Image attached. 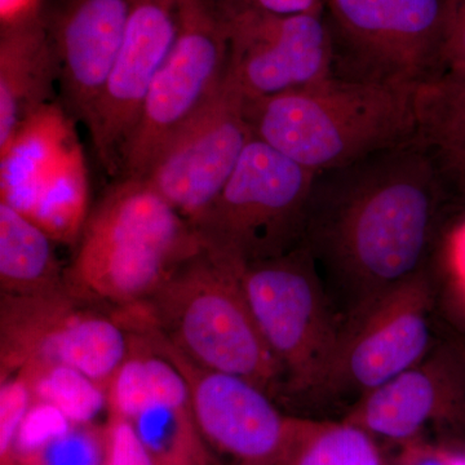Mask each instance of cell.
Listing matches in <instances>:
<instances>
[{
    "label": "cell",
    "instance_id": "6da1fadb",
    "mask_svg": "<svg viewBox=\"0 0 465 465\" xmlns=\"http://www.w3.org/2000/svg\"><path fill=\"white\" fill-rule=\"evenodd\" d=\"M420 139L316 173L302 244L341 323L433 269L451 192Z\"/></svg>",
    "mask_w": 465,
    "mask_h": 465
},
{
    "label": "cell",
    "instance_id": "7a4b0ae2",
    "mask_svg": "<svg viewBox=\"0 0 465 465\" xmlns=\"http://www.w3.org/2000/svg\"><path fill=\"white\" fill-rule=\"evenodd\" d=\"M197 232L143 177H121L91 208L65 268L76 298L124 311L148 302L200 252Z\"/></svg>",
    "mask_w": 465,
    "mask_h": 465
},
{
    "label": "cell",
    "instance_id": "3957f363",
    "mask_svg": "<svg viewBox=\"0 0 465 465\" xmlns=\"http://www.w3.org/2000/svg\"><path fill=\"white\" fill-rule=\"evenodd\" d=\"M418 90L331 75L287 94L244 100V114L252 137L320 173L418 139Z\"/></svg>",
    "mask_w": 465,
    "mask_h": 465
},
{
    "label": "cell",
    "instance_id": "277c9868",
    "mask_svg": "<svg viewBox=\"0 0 465 465\" xmlns=\"http://www.w3.org/2000/svg\"><path fill=\"white\" fill-rule=\"evenodd\" d=\"M241 273L202 249L148 302L116 316L125 327L154 330L197 365L240 376L284 400L282 369L260 332Z\"/></svg>",
    "mask_w": 465,
    "mask_h": 465
},
{
    "label": "cell",
    "instance_id": "5b68a950",
    "mask_svg": "<svg viewBox=\"0 0 465 465\" xmlns=\"http://www.w3.org/2000/svg\"><path fill=\"white\" fill-rule=\"evenodd\" d=\"M316 173L252 139L231 179L193 228L202 249L235 268L302 244Z\"/></svg>",
    "mask_w": 465,
    "mask_h": 465
},
{
    "label": "cell",
    "instance_id": "8992f818",
    "mask_svg": "<svg viewBox=\"0 0 465 465\" xmlns=\"http://www.w3.org/2000/svg\"><path fill=\"white\" fill-rule=\"evenodd\" d=\"M241 280L260 332L282 369L284 400L317 405L341 323L307 246L244 266Z\"/></svg>",
    "mask_w": 465,
    "mask_h": 465
},
{
    "label": "cell",
    "instance_id": "52a82bcc",
    "mask_svg": "<svg viewBox=\"0 0 465 465\" xmlns=\"http://www.w3.org/2000/svg\"><path fill=\"white\" fill-rule=\"evenodd\" d=\"M133 333L113 312L76 298L67 287L0 293V378L36 365H64L108 387L131 349Z\"/></svg>",
    "mask_w": 465,
    "mask_h": 465
},
{
    "label": "cell",
    "instance_id": "ba28073f",
    "mask_svg": "<svg viewBox=\"0 0 465 465\" xmlns=\"http://www.w3.org/2000/svg\"><path fill=\"white\" fill-rule=\"evenodd\" d=\"M332 75L420 87L442 73V0H327Z\"/></svg>",
    "mask_w": 465,
    "mask_h": 465
},
{
    "label": "cell",
    "instance_id": "9c48e42d",
    "mask_svg": "<svg viewBox=\"0 0 465 465\" xmlns=\"http://www.w3.org/2000/svg\"><path fill=\"white\" fill-rule=\"evenodd\" d=\"M433 269L415 275L345 324L321 402L357 403L418 365L436 344ZM348 409V410H349Z\"/></svg>",
    "mask_w": 465,
    "mask_h": 465
},
{
    "label": "cell",
    "instance_id": "30bf717a",
    "mask_svg": "<svg viewBox=\"0 0 465 465\" xmlns=\"http://www.w3.org/2000/svg\"><path fill=\"white\" fill-rule=\"evenodd\" d=\"M228 60L224 17L213 20L198 5H189L125 148L121 177L146 173L174 134L213 99L224 81Z\"/></svg>",
    "mask_w": 465,
    "mask_h": 465
},
{
    "label": "cell",
    "instance_id": "8fae6325",
    "mask_svg": "<svg viewBox=\"0 0 465 465\" xmlns=\"http://www.w3.org/2000/svg\"><path fill=\"white\" fill-rule=\"evenodd\" d=\"M251 139L243 96L226 70L213 99L167 143L143 179L194 225L231 179Z\"/></svg>",
    "mask_w": 465,
    "mask_h": 465
},
{
    "label": "cell",
    "instance_id": "7c38bea8",
    "mask_svg": "<svg viewBox=\"0 0 465 465\" xmlns=\"http://www.w3.org/2000/svg\"><path fill=\"white\" fill-rule=\"evenodd\" d=\"M228 74L244 100L308 87L332 75L333 45L324 14L225 11Z\"/></svg>",
    "mask_w": 465,
    "mask_h": 465
},
{
    "label": "cell",
    "instance_id": "4fadbf2b",
    "mask_svg": "<svg viewBox=\"0 0 465 465\" xmlns=\"http://www.w3.org/2000/svg\"><path fill=\"white\" fill-rule=\"evenodd\" d=\"M344 420L402 446L439 432L465 446V341H439L414 367L354 403Z\"/></svg>",
    "mask_w": 465,
    "mask_h": 465
},
{
    "label": "cell",
    "instance_id": "5bb4252c",
    "mask_svg": "<svg viewBox=\"0 0 465 465\" xmlns=\"http://www.w3.org/2000/svg\"><path fill=\"white\" fill-rule=\"evenodd\" d=\"M177 367L189 388L195 424L208 449L232 465H271L289 437L292 415L277 401L240 376L193 362L150 327H136Z\"/></svg>",
    "mask_w": 465,
    "mask_h": 465
},
{
    "label": "cell",
    "instance_id": "9a60e30c",
    "mask_svg": "<svg viewBox=\"0 0 465 465\" xmlns=\"http://www.w3.org/2000/svg\"><path fill=\"white\" fill-rule=\"evenodd\" d=\"M170 9L166 0L134 2L121 50L84 124L101 166L115 179L153 82L176 41L179 26Z\"/></svg>",
    "mask_w": 465,
    "mask_h": 465
},
{
    "label": "cell",
    "instance_id": "2e32d148",
    "mask_svg": "<svg viewBox=\"0 0 465 465\" xmlns=\"http://www.w3.org/2000/svg\"><path fill=\"white\" fill-rule=\"evenodd\" d=\"M136 0H75L54 45L64 106L85 124L124 43Z\"/></svg>",
    "mask_w": 465,
    "mask_h": 465
},
{
    "label": "cell",
    "instance_id": "e0dca14e",
    "mask_svg": "<svg viewBox=\"0 0 465 465\" xmlns=\"http://www.w3.org/2000/svg\"><path fill=\"white\" fill-rule=\"evenodd\" d=\"M75 118L52 101L18 127L0 149V202L27 216L45 186L78 145Z\"/></svg>",
    "mask_w": 465,
    "mask_h": 465
},
{
    "label": "cell",
    "instance_id": "ac0fdd59",
    "mask_svg": "<svg viewBox=\"0 0 465 465\" xmlns=\"http://www.w3.org/2000/svg\"><path fill=\"white\" fill-rule=\"evenodd\" d=\"M56 84V54L42 30H8L0 47V149L29 116L54 101Z\"/></svg>",
    "mask_w": 465,
    "mask_h": 465
},
{
    "label": "cell",
    "instance_id": "d6986e66",
    "mask_svg": "<svg viewBox=\"0 0 465 465\" xmlns=\"http://www.w3.org/2000/svg\"><path fill=\"white\" fill-rule=\"evenodd\" d=\"M54 243L32 220L0 202V293L35 295L65 287Z\"/></svg>",
    "mask_w": 465,
    "mask_h": 465
},
{
    "label": "cell",
    "instance_id": "ffe728a7",
    "mask_svg": "<svg viewBox=\"0 0 465 465\" xmlns=\"http://www.w3.org/2000/svg\"><path fill=\"white\" fill-rule=\"evenodd\" d=\"M105 425L72 423L34 402L18 433V465H105Z\"/></svg>",
    "mask_w": 465,
    "mask_h": 465
},
{
    "label": "cell",
    "instance_id": "44dd1931",
    "mask_svg": "<svg viewBox=\"0 0 465 465\" xmlns=\"http://www.w3.org/2000/svg\"><path fill=\"white\" fill-rule=\"evenodd\" d=\"M133 332L127 358L106 387L108 412L134 418L154 402H191L182 372L143 332Z\"/></svg>",
    "mask_w": 465,
    "mask_h": 465
},
{
    "label": "cell",
    "instance_id": "7402d4cb",
    "mask_svg": "<svg viewBox=\"0 0 465 465\" xmlns=\"http://www.w3.org/2000/svg\"><path fill=\"white\" fill-rule=\"evenodd\" d=\"M271 465H388L378 440L341 421L293 416L289 437Z\"/></svg>",
    "mask_w": 465,
    "mask_h": 465
},
{
    "label": "cell",
    "instance_id": "603a6c76",
    "mask_svg": "<svg viewBox=\"0 0 465 465\" xmlns=\"http://www.w3.org/2000/svg\"><path fill=\"white\" fill-rule=\"evenodd\" d=\"M90 211L88 168L79 143L51 177L26 217L56 243L74 247Z\"/></svg>",
    "mask_w": 465,
    "mask_h": 465
},
{
    "label": "cell",
    "instance_id": "cb8c5ba5",
    "mask_svg": "<svg viewBox=\"0 0 465 465\" xmlns=\"http://www.w3.org/2000/svg\"><path fill=\"white\" fill-rule=\"evenodd\" d=\"M155 465H213L191 402H154L131 419Z\"/></svg>",
    "mask_w": 465,
    "mask_h": 465
},
{
    "label": "cell",
    "instance_id": "d4e9b609",
    "mask_svg": "<svg viewBox=\"0 0 465 465\" xmlns=\"http://www.w3.org/2000/svg\"><path fill=\"white\" fill-rule=\"evenodd\" d=\"M16 374L25 379L33 401L52 407L72 423H94L108 410L106 388L73 367L29 366Z\"/></svg>",
    "mask_w": 465,
    "mask_h": 465
},
{
    "label": "cell",
    "instance_id": "484cf974",
    "mask_svg": "<svg viewBox=\"0 0 465 465\" xmlns=\"http://www.w3.org/2000/svg\"><path fill=\"white\" fill-rule=\"evenodd\" d=\"M419 137L430 148H465V70L446 72L418 90Z\"/></svg>",
    "mask_w": 465,
    "mask_h": 465
},
{
    "label": "cell",
    "instance_id": "4316f807",
    "mask_svg": "<svg viewBox=\"0 0 465 465\" xmlns=\"http://www.w3.org/2000/svg\"><path fill=\"white\" fill-rule=\"evenodd\" d=\"M0 465H18V433L33 405L32 391L23 376L0 378Z\"/></svg>",
    "mask_w": 465,
    "mask_h": 465
},
{
    "label": "cell",
    "instance_id": "83f0119b",
    "mask_svg": "<svg viewBox=\"0 0 465 465\" xmlns=\"http://www.w3.org/2000/svg\"><path fill=\"white\" fill-rule=\"evenodd\" d=\"M108 414L105 465H155L133 423L114 412Z\"/></svg>",
    "mask_w": 465,
    "mask_h": 465
},
{
    "label": "cell",
    "instance_id": "f1b7e54d",
    "mask_svg": "<svg viewBox=\"0 0 465 465\" xmlns=\"http://www.w3.org/2000/svg\"><path fill=\"white\" fill-rule=\"evenodd\" d=\"M442 73L465 70V0H442Z\"/></svg>",
    "mask_w": 465,
    "mask_h": 465
},
{
    "label": "cell",
    "instance_id": "f546056e",
    "mask_svg": "<svg viewBox=\"0 0 465 465\" xmlns=\"http://www.w3.org/2000/svg\"><path fill=\"white\" fill-rule=\"evenodd\" d=\"M448 289L446 293L465 299V219L443 238Z\"/></svg>",
    "mask_w": 465,
    "mask_h": 465
},
{
    "label": "cell",
    "instance_id": "4dcf8cb0",
    "mask_svg": "<svg viewBox=\"0 0 465 465\" xmlns=\"http://www.w3.org/2000/svg\"><path fill=\"white\" fill-rule=\"evenodd\" d=\"M327 0H229L226 11H258L274 15L324 14Z\"/></svg>",
    "mask_w": 465,
    "mask_h": 465
},
{
    "label": "cell",
    "instance_id": "1f68e13d",
    "mask_svg": "<svg viewBox=\"0 0 465 465\" xmlns=\"http://www.w3.org/2000/svg\"><path fill=\"white\" fill-rule=\"evenodd\" d=\"M433 149V148H432ZM443 173L454 191L465 195V148L451 150L433 149Z\"/></svg>",
    "mask_w": 465,
    "mask_h": 465
},
{
    "label": "cell",
    "instance_id": "d6a6232c",
    "mask_svg": "<svg viewBox=\"0 0 465 465\" xmlns=\"http://www.w3.org/2000/svg\"><path fill=\"white\" fill-rule=\"evenodd\" d=\"M445 307L448 311L450 322L454 323L459 331L463 333L465 341V299L455 298V296L445 293Z\"/></svg>",
    "mask_w": 465,
    "mask_h": 465
},
{
    "label": "cell",
    "instance_id": "836d02e7",
    "mask_svg": "<svg viewBox=\"0 0 465 465\" xmlns=\"http://www.w3.org/2000/svg\"><path fill=\"white\" fill-rule=\"evenodd\" d=\"M450 448V463L451 465H465V446L448 443Z\"/></svg>",
    "mask_w": 465,
    "mask_h": 465
}]
</instances>
